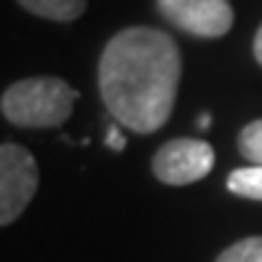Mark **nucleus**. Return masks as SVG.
Listing matches in <instances>:
<instances>
[{
	"mask_svg": "<svg viewBox=\"0 0 262 262\" xmlns=\"http://www.w3.org/2000/svg\"><path fill=\"white\" fill-rule=\"evenodd\" d=\"M99 94L107 113L137 134H152L174 113L182 54L169 32L137 25L115 32L99 56Z\"/></svg>",
	"mask_w": 262,
	"mask_h": 262,
	"instance_id": "nucleus-1",
	"label": "nucleus"
},
{
	"mask_svg": "<svg viewBox=\"0 0 262 262\" xmlns=\"http://www.w3.org/2000/svg\"><path fill=\"white\" fill-rule=\"evenodd\" d=\"M78 102V91L56 75L16 80L0 97V113L19 128H56L62 126Z\"/></svg>",
	"mask_w": 262,
	"mask_h": 262,
	"instance_id": "nucleus-2",
	"label": "nucleus"
},
{
	"mask_svg": "<svg viewBox=\"0 0 262 262\" xmlns=\"http://www.w3.org/2000/svg\"><path fill=\"white\" fill-rule=\"evenodd\" d=\"M38 161L16 142L0 145V225L16 222L38 193Z\"/></svg>",
	"mask_w": 262,
	"mask_h": 262,
	"instance_id": "nucleus-3",
	"label": "nucleus"
},
{
	"mask_svg": "<svg viewBox=\"0 0 262 262\" xmlns=\"http://www.w3.org/2000/svg\"><path fill=\"white\" fill-rule=\"evenodd\" d=\"M214 147L204 139H193V137H180V139H169L156 150L152 156V174L156 180L163 185H193L198 180L211 174L214 169Z\"/></svg>",
	"mask_w": 262,
	"mask_h": 262,
	"instance_id": "nucleus-4",
	"label": "nucleus"
},
{
	"mask_svg": "<svg viewBox=\"0 0 262 262\" xmlns=\"http://www.w3.org/2000/svg\"><path fill=\"white\" fill-rule=\"evenodd\" d=\"M156 8L169 25L204 40L225 38L235 19L230 0H156Z\"/></svg>",
	"mask_w": 262,
	"mask_h": 262,
	"instance_id": "nucleus-5",
	"label": "nucleus"
},
{
	"mask_svg": "<svg viewBox=\"0 0 262 262\" xmlns=\"http://www.w3.org/2000/svg\"><path fill=\"white\" fill-rule=\"evenodd\" d=\"M16 3L32 16L70 25V21H75V19L83 16L89 0H16Z\"/></svg>",
	"mask_w": 262,
	"mask_h": 262,
	"instance_id": "nucleus-6",
	"label": "nucleus"
},
{
	"mask_svg": "<svg viewBox=\"0 0 262 262\" xmlns=\"http://www.w3.org/2000/svg\"><path fill=\"white\" fill-rule=\"evenodd\" d=\"M228 190L233 195L262 201V166H244L228 177Z\"/></svg>",
	"mask_w": 262,
	"mask_h": 262,
	"instance_id": "nucleus-7",
	"label": "nucleus"
},
{
	"mask_svg": "<svg viewBox=\"0 0 262 262\" xmlns=\"http://www.w3.org/2000/svg\"><path fill=\"white\" fill-rule=\"evenodd\" d=\"M238 152L252 163V166H262V118L246 123L238 134Z\"/></svg>",
	"mask_w": 262,
	"mask_h": 262,
	"instance_id": "nucleus-8",
	"label": "nucleus"
},
{
	"mask_svg": "<svg viewBox=\"0 0 262 262\" xmlns=\"http://www.w3.org/2000/svg\"><path fill=\"white\" fill-rule=\"evenodd\" d=\"M217 262H262V235H249L228 246Z\"/></svg>",
	"mask_w": 262,
	"mask_h": 262,
	"instance_id": "nucleus-9",
	"label": "nucleus"
},
{
	"mask_svg": "<svg viewBox=\"0 0 262 262\" xmlns=\"http://www.w3.org/2000/svg\"><path fill=\"white\" fill-rule=\"evenodd\" d=\"M107 145H110V150H118V152L126 147V139H123V134H121L115 126L110 128V134H107Z\"/></svg>",
	"mask_w": 262,
	"mask_h": 262,
	"instance_id": "nucleus-10",
	"label": "nucleus"
},
{
	"mask_svg": "<svg viewBox=\"0 0 262 262\" xmlns=\"http://www.w3.org/2000/svg\"><path fill=\"white\" fill-rule=\"evenodd\" d=\"M252 51H254V59L259 62V67H262V25H259V30H257V35H254V43H252Z\"/></svg>",
	"mask_w": 262,
	"mask_h": 262,
	"instance_id": "nucleus-11",
	"label": "nucleus"
},
{
	"mask_svg": "<svg viewBox=\"0 0 262 262\" xmlns=\"http://www.w3.org/2000/svg\"><path fill=\"white\" fill-rule=\"evenodd\" d=\"M209 121H211V118H209V115H201V118H198V126H201V128H206V126H211Z\"/></svg>",
	"mask_w": 262,
	"mask_h": 262,
	"instance_id": "nucleus-12",
	"label": "nucleus"
}]
</instances>
